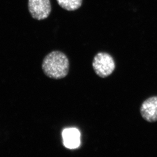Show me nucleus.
<instances>
[{
  "instance_id": "f257e3e1",
  "label": "nucleus",
  "mask_w": 157,
  "mask_h": 157,
  "mask_svg": "<svg viewBox=\"0 0 157 157\" xmlns=\"http://www.w3.org/2000/svg\"><path fill=\"white\" fill-rule=\"evenodd\" d=\"M42 68L48 77L60 79L68 74L69 61L65 53L60 51H53L44 58Z\"/></svg>"
},
{
  "instance_id": "f03ea898",
  "label": "nucleus",
  "mask_w": 157,
  "mask_h": 157,
  "mask_svg": "<svg viewBox=\"0 0 157 157\" xmlns=\"http://www.w3.org/2000/svg\"><path fill=\"white\" fill-rule=\"evenodd\" d=\"M92 66L95 73L101 78L108 77L116 68L113 58L109 53L104 52H99L94 56Z\"/></svg>"
},
{
  "instance_id": "7ed1b4c3",
  "label": "nucleus",
  "mask_w": 157,
  "mask_h": 157,
  "mask_svg": "<svg viewBox=\"0 0 157 157\" xmlns=\"http://www.w3.org/2000/svg\"><path fill=\"white\" fill-rule=\"evenodd\" d=\"M28 9L33 18L41 21L49 17L52 11L50 0H28Z\"/></svg>"
},
{
  "instance_id": "20e7f679",
  "label": "nucleus",
  "mask_w": 157,
  "mask_h": 157,
  "mask_svg": "<svg viewBox=\"0 0 157 157\" xmlns=\"http://www.w3.org/2000/svg\"><path fill=\"white\" fill-rule=\"evenodd\" d=\"M142 118L149 123L157 121V96L151 97L145 100L140 109Z\"/></svg>"
},
{
  "instance_id": "39448f33",
  "label": "nucleus",
  "mask_w": 157,
  "mask_h": 157,
  "mask_svg": "<svg viewBox=\"0 0 157 157\" xmlns=\"http://www.w3.org/2000/svg\"><path fill=\"white\" fill-rule=\"evenodd\" d=\"M64 145L69 149L78 147L80 144V133L76 128H67L63 131Z\"/></svg>"
},
{
  "instance_id": "423d86ee",
  "label": "nucleus",
  "mask_w": 157,
  "mask_h": 157,
  "mask_svg": "<svg viewBox=\"0 0 157 157\" xmlns=\"http://www.w3.org/2000/svg\"><path fill=\"white\" fill-rule=\"evenodd\" d=\"M61 7L67 11H75L81 7L82 0H56Z\"/></svg>"
}]
</instances>
